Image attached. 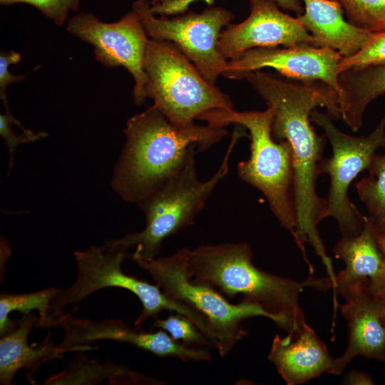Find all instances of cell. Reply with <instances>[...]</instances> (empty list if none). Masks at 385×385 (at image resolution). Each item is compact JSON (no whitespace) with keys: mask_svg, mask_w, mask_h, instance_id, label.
<instances>
[{"mask_svg":"<svg viewBox=\"0 0 385 385\" xmlns=\"http://www.w3.org/2000/svg\"><path fill=\"white\" fill-rule=\"evenodd\" d=\"M375 235H376V240L378 241V243L379 245V247H380V248H381V251L383 252V253L384 255V257H385V237L380 236V235H377L376 233H375Z\"/></svg>","mask_w":385,"mask_h":385,"instance_id":"cell-33","label":"cell"},{"mask_svg":"<svg viewBox=\"0 0 385 385\" xmlns=\"http://www.w3.org/2000/svg\"><path fill=\"white\" fill-rule=\"evenodd\" d=\"M250 13L243 21L229 24L220 35L217 47L226 60L258 47H317V41L297 18L283 13L270 0H250Z\"/></svg>","mask_w":385,"mask_h":385,"instance_id":"cell-14","label":"cell"},{"mask_svg":"<svg viewBox=\"0 0 385 385\" xmlns=\"http://www.w3.org/2000/svg\"><path fill=\"white\" fill-rule=\"evenodd\" d=\"M294 336L296 339L276 335L268 355L287 384H303L330 373L334 358L307 322Z\"/></svg>","mask_w":385,"mask_h":385,"instance_id":"cell-17","label":"cell"},{"mask_svg":"<svg viewBox=\"0 0 385 385\" xmlns=\"http://www.w3.org/2000/svg\"><path fill=\"white\" fill-rule=\"evenodd\" d=\"M73 313V312H72ZM62 312L51 314L48 327H60L64 337L59 344L71 351L93 350L90 344L98 340H111L130 344L160 357H175L185 361L191 354L185 344L174 340L166 332L144 331L132 328L120 319L93 321Z\"/></svg>","mask_w":385,"mask_h":385,"instance_id":"cell-13","label":"cell"},{"mask_svg":"<svg viewBox=\"0 0 385 385\" xmlns=\"http://www.w3.org/2000/svg\"><path fill=\"white\" fill-rule=\"evenodd\" d=\"M344 384L351 385H372L374 381L371 376L361 371H349L344 379Z\"/></svg>","mask_w":385,"mask_h":385,"instance_id":"cell-31","label":"cell"},{"mask_svg":"<svg viewBox=\"0 0 385 385\" xmlns=\"http://www.w3.org/2000/svg\"><path fill=\"white\" fill-rule=\"evenodd\" d=\"M21 61V54L10 51L0 54V97L4 106L8 105L6 90L9 84L19 83L25 79V75L14 76L9 71V66Z\"/></svg>","mask_w":385,"mask_h":385,"instance_id":"cell-29","label":"cell"},{"mask_svg":"<svg viewBox=\"0 0 385 385\" xmlns=\"http://www.w3.org/2000/svg\"><path fill=\"white\" fill-rule=\"evenodd\" d=\"M197 0H152L150 11L154 15H179L188 10L190 4ZM207 6L213 4L215 0H203Z\"/></svg>","mask_w":385,"mask_h":385,"instance_id":"cell-30","label":"cell"},{"mask_svg":"<svg viewBox=\"0 0 385 385\" xmlns=\"http://www.w3.org/2000/svg\"><path fill=\"white\" fill-rule=\"evenodd\" d=\"M126 141L111 185L124 200L140 204L185 165L195 153L220 141L225 127L208 124L178 126L154 105L126 123Z\"/></svg>","mask_w":385,"mask_h":385,"instance_id":"cell-2","label":"cell"},{"mask_svg":"<svg viewBox=\"0 0 385 385\" xmlns=\"http://www.w3.org/2000/svg\"><path fill=\"white\" fill-rule=\"evenodd\" d=\"M352 25L377 33L385 31V0H337Z\"/></svg>","mask_w":385,"mask_h":385,"instance_id":"cell-24","label":"cell"},{"mask_svg":"<svg viewBox=\"0 0 385 385\" xmlns=\"http://www.w3.org/2000/svg\"><path fill=\"white\" fill-rule=\"evenodd\" d=\"M148 38L170 41L195 65L200 74L215 84L225 71L227 60L220 53L217 43L221 31L234 18L221 7H209L201 13L192 11L169 19L157 18L150 11V1L137 0L132 4Z\"/></svg>","mask_w":385,"mask_h":385,"instance_id":"cell-10","label":"cell"},{"mask_svg":"<svg viewBox=\"0 0 385 385\" xmlns=\"http://www.w3.org/2000/svg\"><path fill=\"white\" fill-rule=\"evenodd\" d=\"M80 0H0L2 5L26 4L33 6L55 24L61 26L70 10L76 11Z\"/></svg>","mask_w":385,"mask_h":385,"instance_id":"cell-27","label":"cell"},{"mask_svg":"<svg viewBox=\"0 0 385 385\" xmlns=\"http://www.w3.org/2000/svg\"><path fill=\"white\" fill-rule=\"evenodd\" d=\"M38 317L24 314L16 327L0 340V384L10 385L21 369L27 371V379L35 384V374L43 363L61 358L69 349L55 345L48 335L42 342L29 345L28 336L38 327Z\"/></svg>","mask_w":385,"mask_h":385,"instance_id":"cell-19","label":"cell"},{"mask_svg":"<svg viewBox=\"0 0 385 385\" xmlns=\"http://www.w3.org/2000/svg\"><path fill=\"white\" fill-rule=\"evenodd\" d=\"M253 252L246 242L202 245L188 249V267L192 279L209 284L225 297L241 294L242 300L260 306L274 323L296 334L306 322L299 304L306 288L326 292L332 288L329 277H309L296 281L265 272L255 265Z\"/></svg>","mask_w":385,"mask_h":385,"instance_id":"cell-3","label":"cell"},{"mask_svg":"<svg viewBox=\"0 0 385 385\" xmlns=\"http://www.w3.org/2000/svg\"><path fill=\"white\" fill-rule=\"evenodd\" d=\"M6 110V114L0 115V133L1 137L5 140L6 146L9 150L10 155V168L12 166L14 160V153L16 147L21 143L28 142H34L42 138L46 137L47 133L40 131L35 133L33 130L27 133H23L21 135L16 134L12 129V125H17L22 131L26 132L29 129H25L21 123L12 116L9 106L5 107Z\"/></svg>","mask_w":385,"mask_h":385,"instance_id":"cell-28","label":"cell"},{"mask_svg":"<svg viewBox=\"0 0 385 385\" xmlns=\"http://www.w3.org/2000/svg\"><path fill=\"white\" fill-rule=\"evenodd\" d=\"M385 65V31L374 33L369 41L356 53L342 57L339 66L340 74L351 68Z\"/></svg>","mask_w":385,"mask_h":385,"instance_id":"cell-26","label":"cell"},{"mask_svg":"<svg viewBox=\"0 0 385 385\" xmlns=\"http://www.w3.org/2000/svg\"><path fill=\"white\" fill-rule=\"evenodd\" d=\"M245 78L274 111L272 137L290 145L294 170V193L296 227L294 240L305 261L304 243L309 242L324 264L330 261L317 226L326 217V198L319 196L316 183L319 165L326 145V135H319L311 125V112L324 107L332 119L341 118L339 97L327 83L284 79L255 71Z\"/></svg>","mask_w":385,"mask_h":385,"instance_id":"cell-1","label":"cell"},{"mask_svg":"<svg viewBox=\"0 0 385 385\" xmlns=\"http://www.w3.org/2000/svg\"><path fill=\"white\" fill-rule=\"evenodd\" d=\"M274 116L271 107L262 111L217 108L203 113L197 119L217 127L239 124L249 131L250 157L237 164V175L265 195L277 220L293 236L296 216L292 153L287 141L273 138Z\"/></svg>","mask_w":385,"mask_h":385,"instance_id":"cell-4","label":"cell"},{"mask_svg":"<svg viewBox=\"0 0 385 385\" xmlns=\"http://www.w3.org/2000/svg\"><path fill=\"white\" fill-rule=\"evenodd\" d=\"M339 82L341 118L356 132L367 106L385 93V65L349 68L339 75Z\"/></svg>","mask_w":385,"mask_h":385,"instance_id":"cell-20","label":"cell"},{"mask_svg":"<svg viewBox=\"0 0 385 385\" xmlns=\"http://www.w3.org/2000/svg\"><path fill=\"white\" fill-rule=\"evenodd\" d=\"M248 136L246 128L236 124L222 162L216 173L205 181L198 178L195 156L175 176L138 205L145 217V228L117 239L136 262L158 257L168 237L193 224L207 200L229 171V158L237 142Z\"/></svg>","mask_w":385,"mask_h":385,"instance_id":"cell-5","label":"cell"},{"mask_svg":"<svg viewBox=\"0 0 385 385\" xmlns=\"http://www.w3.org/2000/svg\"><path fill=\"white\" fill-rule=\"evenodd\" d=\"M145 96L173 124L187 126L205 112L232 109L226 93L209 83L173 43L148 38L143 58Z\"/></svg>","mask_w":385,"mask_h":385,"instance_id":"cell-6","label":"cell"},{"mask_svg":"<svg viewBox=\"0 0 385 385\" xmlns=\"http://www.w3.org/2000/svg\"><path fill=\"white\" fill-rule=\"evenodd\" d=\"M188 260V248L183 247L170 256L135 262L149 273L168 298L205 318L211 339L221 357L226 356L246 336L247 332L241 327L243 320L265 317L274 322V317L260 306L245 300L232 304L213 287L193 280Z\"/></svg>","mask_w":385,"mask_h":385,"instance_id":"cell-7","label":"cell"},{"mask_svg":"<svg viewBox=\"0 0 385 385\" xmlns=\"http://www.w3.org/2000/svg\"><path fill=\"white\" fill-rule=\"evenodd\" d=\"M332 252L345 265V268L335 276V309L338 307L337 294L353 287L366 285L385 296V257L366 216L362 231L357 235L342 237Z\"/></svg>","mask_w":385,"mask_h":385,"instance_id":"cell-16","label":"cell"},{"mask_svg":"<svg viewBox=\"0 0 385 385\" xmlns=\"http://www.w3.org/2000/svg\"><path fill=\"white\" fill-rule=\"evenodd\" d=\"M342 57L332 48L307 44L258 47L229 60L222 76L240 80L250 72L272 68L289 78L324 82L336 91L339 98L338 66Z\"/></svg>","mask_w":385,"mask_h":385,"instance_id":"cell-12","label":"cell"},{"mask_svg":"<svg viewBox=\"0 0 385 385\" xmlns=\"http://www.w3.org/2000/svg\"><path fill=\"white\" fill-rule=\"evenodd\" d=\"M107 379L113 384H163V381L147 376L113 362L99 364L78 354L63 371L50 376L44 384H93Z\"/></svg>","mask_w":385,"mask_h":385,"instance_id":"cell-21","label":"cell"},{"mask_svg":"<svg viewBox=\"0 0 385 385\" xmlns=\"http://www.w3.org/2000/svg\"><path fill=\"white\" fill-rule=\"evenodd\" d=\"M368 170L369 175L356 183L355 187L374 232L385 237V152L374 155Z\"/></svg>","mask_w":385,"mask_h":385,"instance_id":"cell-22","label":"cell"},{"mask_svg":"<svg viewBox=\"0 0 385 385\" xmlns=\"http://www.w3.org/2000/svg\"><path fill=\"white\" fill-rule=\"evenodd\" d=\"M277 4V6L287 11H291L297 14V16L303 14L304 9L299 0H270Z\"/></svg>","mask_w":385,"mask_h":385,"instance_id":"cell-32","label":"cell"},{"mask_svg":"<svg viewBox=\"0 0 385 385\" xmlns=\"http://www.w3.org/2000/svg\"><path fill=\"white\" fill-rule=\"evenodd\" d=\"M341 294L345 299L339 307L347 321L348 342L344 354L334 358L330 374L337 375L357 356L385 361V296L366 285Z\"/></svg>","mask_w":385,"mask_h":385,"instance_id":"cell-15","label":"cell"},{"mask_svg":"<svg viewBox=\"0 0 385 385\" xmlns=\"http://www.w3.org/2000/svg\"><path fill=\"white\" fill-rule=\"evenodd\" d=\"M310 118L324 130L332 148V155L322 158L319 165V175L329 177L326 217L336 220L342 237L357 235L364 227L366 216L349 200L348 189L362 170H368L376 150L385 148V114L373 132L361 137L341 131L327 114L316 108Z\"/></svg>","mask_w":385,"mask_h":385,"instance_id":"cell-9","label":"cell"},{"mask_svg":"<svg viewBox=\"0 0 385 385\" xmlns=\"http://www.w3.org/2000/svg\"><path fill=\"white\" fill-rule=\"evenodd\" d=\"M67 31L94 47L96 59L108 68L124 67L133 76L134 103L145 100L143 58L148 38L138 15L131 11L116 22L106 23L91 13L75 15Z\"/></svg>","mask_w":385,"mask_h":385,"instance_id":"cell-11","label":"cell"},{"mask_svg":"<svg viewBox=\"0 0 385 385\" xmlns=\"http://www.w3.org/2000/svg\"><path fill=\"white\" fill-rule=\"evenodd\" d=\"M128 250L118 240H111L101 247L92 245L83 251H76L77 278L68 288L58 289L51 302V314L62 312L65 306L79 303L96 291L116 287L130 291L142 304V312L135 322V327H141L148 319H156L162 311L168 310L188 317L209 336L207 322L202 315L168 298L158 285L123 271L122 264L129 257Z\"/></svg>","mask_w":385,"mask_h":385,"instance_id":"cell-8","label":"cell"},{"mask_svg":"<svg viewBox=\"0 0 385 385\" xmlns=\"http://www.w3.org/2000/svg\"><path fill=\"white\" fill-rule=\"evenodd\" d=\"M151 329H158L166 332L174 340L190 346L214 347V343L188 317L175 312L166 318L157 317Z\"/></svg>","mask_w":385,"mask_h":385,"instance_id":"cell-25","label":"cell"},{"mask_svg":"<svg viewBox=\"0 0 385 385\" xmlns=\"http://www.w3.org/2000/svg\"><path fill=\"white\" fill-rule=\"evenodd\" d=\"M58 288L51 287L42 290L26 294H11L2 292L0 294V335L3 337L12 331L18 324L13 321L9 314L13 311L24 314L38 312V327H48L51 315V302Z\"/></svg>","mask_w":385,"mask_h":385,"instance_id":"cell-23","label":"cell"},{"mask_svg":"<svg viewBox=\"0 0 385 385\" xmlns=\"http://www.w3.org/2000/svg\"><path fill=\"white\" fill-rule=\"evenodd\" d=\"M302 1L304 11L297 19L311 32L317 47H328L349 57L360 51L374 34L345 20L337 0Z\"/></svg>","mask_w":385,"mask_h":385,"instance_id":"cell-18","label":"cell"}]
</instances>
